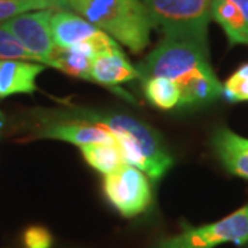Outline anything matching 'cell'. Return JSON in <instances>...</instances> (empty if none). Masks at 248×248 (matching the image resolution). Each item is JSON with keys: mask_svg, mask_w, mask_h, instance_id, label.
<instances>
[{"mask_svg": "<svg viewBox=\"0 0 248 248\" xmlns=\"http://www.w3.org/2000/svg\"><path fill=\"white\" fill-rule=\"evenodd\" d=\"M65 112L109 131L123 152L125 163L141 170L153 181L161 179L172 167L174 161L161 137L141 120L123 113L83 108H69Z\"/></svg>", "mask_w": 248, "mask_h": 248, "instance_id": "7a4b0ae2", "label": "cell"}, {"mask_svg": "<svg viewBox=\"0 0 248 248\" xmlns=\"http://www.w3.org/2000/svg\"><path fill=\"white\" fill-rule=\"evenodd\" d=\"M134 79H141L140 71L125 58L120 47L94 57L91 65V81L113 87Z\"/></svg>", "mask_w": 248, "mask_h": 248, "instance_id": "8fae6325", "label": "cell"}, {"mask_svg": "<svg viewBox=\"0 0 248 248\" xmlns=\"http://www.w3.org/2000/svg\"><path fill=\"white\" fill-rule=\"evenodd\" d=\"M54 11V9H45L24 13L1 22L0 27L14 36L19 45L33 54L40 63L50 66V58L54 50L50 24Z\"/></svg>", "mask_w": 248, "mask_h": 248, "instance_id": "ba28073f", "label": "cell"}, {"mask_svg": "<svg viewBox=\"0 0 248 248\" xmlns=\"http://www.w3.org/2000/svg\"><path fill=\"white\" fill-rule=\"evenodd\" d=\"M104 192L108 200L124 217L143 213L152 203V189L148 177L130 164L105 175Z\"/></svg>", "mask_w": 248, "mask_h": 248, "instance_id": "8992f818", "label": "cell"}, {"mask_svg": "<svg viewBox=\"0 0 248 248\" xmlns=\"http://www.w3.org/2000/svg\"><path fill=\"white\" fill-rule=\"evenodd\" d=\"M95 55L97 51L91 45H79L71 48H60L54 46L50 66L75 78L91 80V65Z\"/></svg>", "mask_w": 248, "mask_h": 248, "instance_id": "5bb4252c", "label": "cell"}, {"mask_svg": "<svg viewBox=\"0 0 248 248\" xmlns=\"http://www.w3.org/2000/svg\"><path fill=\"white\" fill-rule=\"evenodd\" d=\"M50 25L54 46L60 48L91 45L99 54L119 47L110 36L69 10H55Z\"/></svg>", "mask_w": 248, "mask_h": 248, "instance_id": "9c48e42d", "label": "cell"}, {"mask_svg": "<svg viewBox=\"0 0 248 248\" xmlns=\"http://www.w3.org/2000/svg\"><path fill=\"white\" fill-rule=\"evenodd\" d=\"M54 6L55 10H65V1L66 0H47Z\"/></svg>", "mask_w": 248, "mask_h": 248, "instance_id": "44dd1931", "label": "cell"}, {"mask_svg": "<svg viewBox=\"0 0 248 248\" xmlns=\"http://www.w3.org/2000/svg\"><path fill=\"white\" fill-rule=\"evenodd\" d=\"M143 94L153 107L163 110L179 107L181 102V91L177 84L161 76L143 80Z\"/></svg>", "mask_w": 248, "mask_h": 248, "instance_id": "2e32d148", "label": "cell"}, {"mask_svg": "<svg viewBox=\"0 0 248 248\" xmlns=\"http://www.w3.org/2000/svg\"><path fill=\"white\" fill-rule=\"evenodd\" d=\"M80 149H81L84 160L93 169L97 170L98 172L104 175L112 174L116 170L123 167L124 164H127L123 157V152L116 142L90 143V145L80 146Z\"/></svg>", "mask_w": 248, "mask_h": 248, "instance_id": "9a60e30c", "label": "cell"}, {"mask_svg": "<svg viewBox=\"0 0 248 248\" xmlns=\"http://www.w3.org/2000/svg\"><path fill=\"white\" fill-rule=\"evenodd\" d=\"M25 248H51V233L42 226H31L24 233Z\"/></svg>", "mask_w": 248, "mask_h": 248, "instance_id": "ffe728a7", "label": "cell"}, {"mask_svg": "<svg viewBox=\"0 0 248 248\" xmlns=\"http://www.w3.org/2000/svg\"><path fill=\"white\" fill-rule=\"evenodd\" d=\"M225 97L232 102L248 101V63L240 66L222 86Z\"/></svg>", "mask_w": 248, "mask_h": 248, "instance_id": "ac0fdd59", "label": "cell"}, {"mask_svg": "<svg viewBox=\"0 0 248 248\" xmlns=\"http://www.w3.org/2000/svg\"><path fill=\"white\" fill-rule=\"evenodd\" d=\"M46 65L22 60H0V99L13 94H32L36 78Z\"/></svg>", "mask_w": 248, "mask_h": 248, "instance_id": "7c38bea8", "label": "cell"}, {"mask_svg": "<svg viewBox=\"0 0 248 248\" xmlns=\"http://www.w3.org/2000/svg\"><path fill=\"white\" fill-rule=\"evenodd\" d=\"M248 241V205L221 221L186 229L161 240L153 248H215L221 244H246Z\"/></svg>", "mask_w": 248, "mask_h": 248, "instance_id": "5b68a950", "label": "cell"}, {"mask_svg": "<svg viewBox=\"0 0 248 248\" xmlns=\"http://www.w3.org/2000/svg\"><path fill=\"white\" fill-rule=\"evenodd\" d=\"M138 71L142 81L153 76L174 81L181 91L179 108L213 102L223 93L208 61V48L190 42L163 39Z\"/></svg>", "mask_w": 248, "mask_h": 248, "instance_id": "6da1fadb", "label": "cell"}, {"mask_svg": "<svg viewBox=\"0 0 248 248\" xmlns=\"http://www.w3.org/2000/svg\"><path fill=\"white\" fill-rule=\"evenodd\" d=\"M36 125L31 133L35 138H51L69 142L73 145H90V143H113L115 138L105 128L95 124L83 122L65 110L50 112L45 117H37Z\"/></svg>", "mask_w": 248, "mask_h": 248, "instance_id": "52a82bcc", "label": "cell"}, {"mask_svg": "<svg viewBox=\"0 0 248 248\" xmlns=\"http://www.w3.org/2000/svg\"><path fill=\"white\" fill-rule=\"evenodd\" d=\"M210 14L231 45H248V0H210Z\"/></svg>", "mask_w": 248, "mask_h": 248, "instance_id": "30bf717a", "label": "cell"}, {"mask_svg": "<svg viewBox=\"0 0 248 248\" xmlns=\"http://www.w3.org/2000/svg\"><path fill=\"white\" fill-rule=\"evenodd\" d=\"M4 124H6V116H4V113L0 110V134H1V131H3Z\"/></svg>", "mask_w": 248, "mask_h": 248, "instance_id": "7402d4cb", "label": "cell"}, {"mask_svg": "<svg viewBox=\"0 0 248 248\" xmlns=\"http://www.w3.org/2000/svg\"><path fill=\"white\" fill-rule=\"evenodd\" d=\"M153 28L164 39L184 40L207 47L208 24L211 19L210 0H142Z\"/></svg>", "mask_w": 248, "mask_h": 248, "instance_id": "277c9868", "label": "cell"}, {"mask_svg": "<svg viewBox=\"0 0 248 248\" xmlns=\"http://www.w3.org/2000/svg\"><path fill=\"white\" fill-rule=\"evenodd\" d=\"M65 10L87 19L135 54L151 42L153 24L142 0H66Z\"/></svg>", "mask_w": 248, "mask_h": 248, "instance_id": "3957f363", "label": "cell"}, {"mask_svg": "<svg viewBox=\"0 0 248 248\" xmlns=\"http://www.w3.org/2000/svg\"><path fill=\"white\" fill-rule=\"evenodd\" d=\"M211 143L225 169L233 175L248 179V138L240 137L229 128H218Z\"/></svg>", "mask_w": 248, "mask_h": 248, "instance_id": "4fadbf2b", "label": "cell"}, {"mask_svg": "<svg viewBox=\"0 0 248 248\" xmlns=\"http://www.w3.org/2000/svg\"><path fill=\"white\" fill-rule=\"evenodd\" d=\"M0 60H22V61L39 62L33 54H31L27 48H24L14 36L10 35L9 32L1 27H0Z\"/></svg>", "mask_w": 248, "mask_h": 248, "instance_id": "d6986e66", "label": "cell"}, {"mask_svg": "<svg viewBox=\"0 0 248 248\" xmlns=\"http://www.w3.org/2000/svg\"><path fill=\"white\" fill-rule=\"evenodd\" d=\"M45 9H54V6L47 0H0V24L19 14Z\"/></svg>", "mask_w": 248, "mask_h": 248, "instance_id": "e0dca14e", "label": "cell"}]
</instances>
